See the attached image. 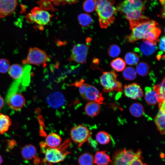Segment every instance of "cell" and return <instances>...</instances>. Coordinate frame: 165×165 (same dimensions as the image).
Instances as JSON below:
<instances>
[{"label": "cell", "instance_id": "21", "mask_svg": "<svg viewBox=\"0 0 165 165\" xmlns=\"http://www.w3.org/2000/svg\"><path fill=\"white\" fill-rule=\"evenodd\" d=\"M99 104L94 101H89L86 105L85 111L86 114L90 117L97 116L100 111Z\"/></svg>", "mask_w": 165, "mask_h": 165}, {"label": "cell", "instance_id": "8", "mask_svg": "<svg viewBox=\"0 0 165 165\" xmlns=\"http://www.w3.org/2000/svg\"><path fill=\"white\" fill-rule=\"evenodd\" d=\"M70 136L72 141L77 144L78 147H80L90 139L91 132L86 127L79 125L72 128L70 131Z\"/></svg>", "mask_w": 165, "mask_h": 165}, {"label": "cell", "instance_id": "39", "mask_svg": "<svg viewBox=\"0 0 165 165\" xmlns=\"http://www.w3.org/2000/svg\"><path fill=\"white\" fill-rule=\"evenodd\" d=\"M4 105V100L2 97L0 95V110H1Z\"/></svg>", "mask_w": 165, "mask_h": 165}, {"label": "cell", "instance_id": "13", "mask_svg": "<svg viewBox=\"0 0 165 165\" xmlns=\"http://www.w3.org/2000/svg\"><path fill=\"white\" fill-rule=\"evenodd\" d=\"M17 4L18 0H0V18L12 14Z\"/></svg>", "mask_w": 165, "mask_h": 165}, {"label": "cell", "instance_id": "5", "mask_svg": "<svg viewBox=\"0 0 165 165\" xmlns=\"http://www.w3.org/2000/svg\"><path fill=\"white\" fill-rule=\"evenodd\" d=\"M70 141L67 140L59 147L55 148H49L45 142L41 143L40 145L45 154L44 161L49 163H57L63 161L69 153L66 151L65 149L69 145Z\"/></svg>", "mask_w": 165, "mask_h": 165}, {"label": "cell", "instance_id": "7", "mask_svg": "<svg viewBox=\"0 0 165 165\" xmlns=\"http://www.w3.org/2000/svg\"><path fill=\"white\" fill-rule=\"evenodd\" d=\"M53 16L47 10L35 7L26 15V19L28 22L36 24L40 28H43L50 22Z\"/></svg>", "mask_w": 165, "mask_h": 165}, {"label": "cell", "instance_id": "9", "mask_svg": "<svg viewBox=\"0 0 165 165\" xmlns=\"http://www.w3.org/2000/svg\"><path fill=\"white\" fill-rule=\"evenodd\" d=\"M50 58L44 50L38 48H30L26 60L23 63L40 65L46 63L50 60Z\"/></svg>", "mask_w": 165, "mask_h": 165}, {"label": "cell", "instance_id": "15", "mask_svg": "<svg viewBox=\"0 0 165 165\" xmlns=\"http://www.w3.org/2000/svg\"><path fill=\"white\" fill-rule=\"evenodd\" d=\"M48 104L53 108H61L64 104L65 99L62 94L59 91L53 92L48 95L46 98Z\"/></svg>", "mask_w": 165, "mask_h": 165}, {"label": "cell", "instance_id": "1", "mask_svg": "<svg viewBox=\"0 0 165 165\" xmlns=\"http://www.w3.org/2000/svg\"><path fill=\"white\" fill-rule=\"evenodd\" d=\"M158 25L156 21L150 20L139 23L130 29L132 32L127 37L128 41L133 43L143 39L156 44L159 41L158 38L161 33Z\"/></svg>", "mask_w": 165, "mask_h": 165}, {"label": "cell", "instance_id": "10", "mask_svg": "<svg viewBox=\"0 0 165 165\" xmlns=\"http://www.w3.org/2000/svg\"><path fill=\"white\" fill-rule=\"evenodd\" d=\"M89 47L87 45L84 44L79 43L75 45L72 49L69 60L80 64L85 63Z\"/></svg>", "mask_w": 165, "mask_h": 165}, {"label": "cell", "instance_id": "18", "mask_svg": "<svg viewBox=\"0 0 165 165\" xmlns=\"http://www.w3.org/2000/svg\"><path fill=\"white\" fill-rule=\"evenodd\" d=\"M107 150L97 151L94 156L95 165H107L111 163L112 160L106 153Z\"/></svg>", "mask_w": 165, "mask_h": 165}, {"label": "cell", "instance_id": "36", "mask_svg": "<svg viewBox=\"0 0 165 165\" xmlns=\"http://www.w3.org/2000/svg\"><path fill=\"white\" fill-rule=\"evenodd\" d=\"M10 66V62L6 58L0 59V73H5L8 72Z\"/></svg>", "mask_w": 165, "mask_h": 165}, {"label": "cell", "instance_id": "29", "mask_svg": "<svg viewBox=\"0 0 165 165\" xmlns=\"http://www.w3.org/2000/svg\"><path fill=\"white\" fill-rule=\"evenodd\" d=\"M111 67L115 71L121 72L123 71L126 67L125 61L120 58H117L114 59L111 63Z\"/></svg>", "mask_w": 165, "mask_h": 165}, {"label": "cell", "instance_id": "4", "mask_svg": "<svg viewBox=\"0 0 165 165\" xmlns=\"http://www.w3.org/2000/svg\"><path fill=\"white\" fill-rule=\"evenodd\" d=\"M140 149L136 151L131 149H121L114 153L111 165H148L143 161Z\"/></svg>", "mask_w": 165, "mask_h": 165}, {"label": "cell", "instance_id": "26", "mask_svg": "<svg viewBox=\"0 0 165 165\" xmlns=\"http://www.w3.org/2000/svg\"><path fill=\"white\" fill-rule=\"evenodd\" d=\"M78 162L79 165H94V156L89 153H83L79 157Z\"/></svg>", "mask_w": 165, "mask_h": 165}, {"label": "cell", "instance_id": "25", "mask_svg": "<svg viewBox=\"0 0 165 165\" xmlns=\"http://www.w3.org/2000/svg\"><path fill=\"white\" fill-rule=\"evenodd\" d=\"M153 90L157 93L158 97V102L162 103L165 102V78L159 84L155 85Z\"/></svg>", "mask_w": 165, "mask_h": 165}, {"label": "cell", "instance_id": "17", "mask_svg": "<svg viewBox=\"0 0 165 165\" xmlns=\"http://www.w3.org/2000/svg\"><path fill=\"white\" fill-rule=\"evenodd\" d=\"M157 47L156 44L146 40H143L141 44L139 50L137 51L141 52L144 56H148L152 54L156 50Z\"/></svg>", "mask_w": 165, "mask_h": 165}, {"label": "cell", "instance_id": "33", "mask_svg": "<svg viewBox=\"0 0 165 165\" xmlns=\"http://www.w3.org/2000/svg\"><path fill=\"white\" fill-rule=\"evenodd\" d=\"M136 72L140 75L145 76L148 73L149 71V67L146 63H139L136 67Z\"/></svg>", "mask_w": 165, "mask_h": 165}, {"label": "cell", "instance_id": "24", "mask_svg": "<svg viewBox=\"0 0 165 165\" xmlns=\"http://www.w3.org/2000/svg\"><path fill=\"white\" fill-rule=\"evenodd\" d=\"M11 124L9 117L0 113V134H3L8 131Z\"/></svg>", "mask_w": 165, "mask_h": 165}, {"label": "cell", "instance_id": "31", "mask_svg": "<svg viewBox=\"0 0 165 165\" xmlns=\"http://www.w3.org/2000/svg\"><path fill=\"white\" fill-rule=\"evenodd\" d=\"M125 60L127 64L133 65H136L138 63L139 61V57L136 53L129 52L126 54Z\"/></svg>", "mask_w": 165, "mask_h": 165}, {"label": "cell", "instance_id": "38", "mask_svg": "<svg viewBox=\"0 0 165 165\" xmlns=\"http://www.w3.org/2000/svg\"><path fill=\"white\" fill-rule=\"evenodd\" d=\"M55 6L64 5L67 4L71 5L75 3L79 0H50Z\"/></svg>", "mask_w": 165, "mask_h": 165}, {"label": "cell", "instance_id": "11", "mask_svg": "<svg viewBox=\"0 0 165 165\" xmlns=\"http://www.w3.org/2000/svg\"><path fill=\"white\" fill-rule=\"evenodd\" d=\"M6 101L10 108L16 111L20 110L25 104L24 97L19 93L6 95Z\"/></svg>", "mask_w": 165, "mask_h": 165}, {"label": "cell", "instance_id": "40", "mask_svg": "<svg viewBox=\"0 0 165 165\" xmlns=\"http://www.w3.org/2000/svg\"><path fill=\"white\" fill-rule=\"evenodd\" d=\"M3 163V159L2 156L0 155V165H2Z\"/></svg>", "mask_w": 165, "mask_h": 165}, {"label": "cell", "instance_id": "41", "mask_svg": "<svg viewBox=\"0 0 165 165\" xmlns=\"http://www.w3.org/2000/svg\"><path fill=\"white\" fill-rule=\"evenodd\" d=\"M160 3L163 6L165 5V0H160Z\"/></svg>", "mask_w": 165, "mask_h": 165}, {"label": "cell", "instance_id": "35", "mask_svg": "<svg viewBox=\"0 0 165 165\" xmlns=\"http://www.w3.org/2000/svg\"><path fill=\"white\" fill-rule=\"evenodd\" d=\"M121 49L120 47L116 45H112L110 46L108 49V55L111 57H115L120 53Z\"/></svg>", "mask_w": 165, "mask_h": 165}, {"label": "cell", "instance_id": "2", "mask_svg": "<svg viewBox=\"0 0 165 165\" xmlns=\"http://www.w3.org/2000/svg\"><path fill=\"white\" fill-rule=\"evenodd\" d=\"M145 6L141 0H123L116 6V9L129 20L130 29L141 22L150 20L142 14Z\"/></svg>", "mask_w": 165, "mask_h": 165}, {"label": "cell", "instance_id": "32", "mask_svg": "<svg viewBox=\"0 0 165 165\" xmlns=\"http://www.w3.org/2000/svg\"><path fill=\"white\" fill-rule=\"evenodd\" d=\"M124 78L126 80H133L136 78L137 73L135 69L131 67H127L123 72Z\"/></svg>", "mask_w": 165, "mask_h": 165}, {"label": "cell", "instance_id": "22", "mask_svg": "<svg viewBox=\"0 0 165 165\" xmlns=\"http://www.w3.org/2000/svg\"><path fill=\"white\" fill-rule=\"evenodd\" d=\"M145 90V99L146 102L151 105L156 104L158 102V97L156 91L149 87H146Z\"/></svg>", "mask_w": 165, "mask_h": 165}, {"label": "cell", "instance_id": "19", "mask_svg": "<svg viewBox=\"0 0 165 165\" xmlns=\"http://www.w3.org/2000/svg\"><path fill=\"white\" fill-rule=\"evenodd\" d=\"M61 138L59 134L52 133L46 136L44 142L48 147L55 148L59 147L61 144Z\"/></svg>", "mask_w": 165, "mask_h": 165}, {"label": "cell", "instance_id": "37", "mask_svg": "<svg viewBox=\"0 0 165 165\" xmlns=\"http://www.w3.org/2000/svg\"><path fill=\"white\" fill-rule=\"evenodd\" d=\"M159 48L160 51L159 52L156 57L158 60H160L161 58L163 57V53L165 51V37H162L159 40Z\"/></svg>", "mask_w": 165, "mask_h": 165}, {"label": "cell", "instance_id": "27", "mask_svg": "<svg viewBox=\"0 0 165 165\" xmlns=\"http://www.w3.org/2000/svg\"><path fill=\"white\" fill-rule=\"evenodd\" d=\"M129 110L131 114L136 117H141L144 113V109L143 105L138 103H134L131 105Z\"/></svg>", "mask_w": 165, "mask_h": 165}, {"label": "cell", "instance_id": "16", "mask_svg": "<svg viewBox=\"0 0 165 165\" xmlns=\"http://www.w3.org/2000/svg\"><path fill=\"white\" fill-rule=\"evenodd\" d=\"M159 111L155 117L154 121L158 130L163 135L165 133V102L159 104Z\"/></svg>", "mask_w": 165, "mask_h": 165}, {"label": "cell", "instance_id": "20", "mask_svg": "<svg viewBox=\"0 0 165 165\" xmlns=\"http://www.w3.org/2000/svg\"><path fill=\"white\" fill-rule=\"evenodd\" d=\"M37 149L32 144H28L22 148L21 155L23 158L26 160H30L35 157Z\"/></svg>", "mask_w": 165, "mask_h": 165}, {"label": "cell", "instance_id": "14", "mask_svg": "<svg viewBox=\"0 0 165 165\" xmlns=\"http://www.w3.org/2000/svg\"><path fill=\"white\" fill-rule=\"evenodd\" d=\"M123 91L125 96L132 99L141 98L144 95L140 86L135 83L125 85L123 87Z\"/></svg>", "mask_w": 165, "mask_h": 165}, {"label": "cell", "instance_id": "12", "mask_svg": "<svg viewBox=\"0 0 165 165\" xmlns=\"http://www.w3.org/2000/svg\"><path fill=\"white\" fill-rule=\"evenodd\" d=\"M83 98L89 101H94L99 104H104V97L95 86L88 84Z\"/></svg>", "mask_w": 165, "mask_h": 165}, {"label": "cell", "instance_id": "23", "mask_svg": "<svg viewBox=\"0 0 165 165\" xmlns=\"http://www.w3.org/2000/svg\"><path fill=\"white\" fill-rule=\"evenodd\" d=\"M24 71V67L18 64H14L10 66L8 72L12 78L17 79L23 75Z\"/></svg>", "mask_w": 165, "mask_h": 165}, {"label": "cell", "instance_id": "28", "mask_svg": "<svg viewBox=\"0 0 165 165\" xmlns=\"http://www.w3.org/2000/svg\"><path fill=\"white\" fill-rule=\"evenodd\" d=\"M97 142L100 144L105 145L108 144L111 141V137L108 133L105 131L98 132L96 135Z\"/></svg>", "mask_w": 165, "mask_h": 165}, {"label": "cell", "instance_id": "6", "mask_svg": "<svg viewBox=\"0 0 165 165\" xmlns=\"http://www.w3.org/2000/svg\"><path fill=\"white\" fill-rule=\"evenodd\" d=\"M118 76L113 71L103 72L100 77V82L105 92L122 91V85L121 82L117 81Z\"/></svg>", "mask_w": 165, "mask_h": 165}, {"label": "cell", "instance_id": "30", "mask_svg": "<svg viewBox=\"0 0 165 165\" xmlns=\"http://www.w3.org/2000/svg\"><path fill=\"white\" fill-rule=\"evenodd\" d=\"M78 20L79 24L83 27H87L92 22L91 16L87 13H81L78 16Z\"/></svg>", "mask_w": 165, "mask_h": 165}, {"label": "cell", "instance_id": "3", "mask_svg": "<svg viewBox=\"0 0 165 165\" xmlns=\"http://www.w3.org/2000/svg\"><path fill=\"white\" fill-rule=\"evenodd\" d=\"M95 10L98 16L101 28H105L115 21L116 8L113 6L115 0H94Z\"/></svg>", "mask_w": 165, "mask_h": 165}, {"label": "cell", "instance_id": "34", "mask_svg": "<svg viewBox=\"0 0 165 165\" xmlns=\"http://www.w3.org/2000/svg\"><path fill=\"white\" fill-rule=\"evenodd\" d=\"M95 4L94 0H86L83 4V9L87 13H91L95 9Z\"/></svg>", "mask_w": 165, "mask_h": 165}]
</instances>
